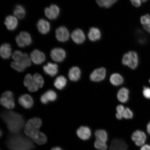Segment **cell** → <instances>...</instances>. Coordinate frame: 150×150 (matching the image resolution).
Returning <instances> with one entry per match:
<instances>
[{
  "label": "cell",
  "instance_id": "obj_13",
  "mask_svg": "<svg viewBox=\"0 0 150 150\" xmlns=\"http://www.w3.org/2000/svg\"><path fill=\"white\" fill-rule=\"evenodd\" d=\"M46 16L50 20H55L59 16L60 13L59 8L57 6L52 4L45 9Z\"/></svg>",
  "mask_w": 150,
  "mask_h": 150
},
{
  "label": "cell",
  "instance_id": "obj_23",
  "mask_svg": "<svg viewBox=\"0 0 150 150\" xmlns=\"http://www.w3.org/2000/svg\"><path fill=\"white\" fill-rule=\"evenodd\" d=\"M43 70L46 74L52 77L57 74L58 66L56 64L48 63L43 67Z\"/></svg>",
  "mask_w": 150,
  "mask_h": 150
},
{
  "label": "cell",
  "instance_id": "obj_6",
  "mask_svg": "<svg viewBox=\"0 0 150 150\" xmlns=\"http://www.w3.org/2000/svg\"><path fill=\"white\" fill-rule=\"evenodd\" d=\"M1 104L9 109H12L15 107L14 96L12 92L7 91L3 94L1 98Z\"/></svg>",
  "mask_w": 150,
  "mask_h": 150
},
{
  "label": "cell",
  "instance_id": "obj_10",
  "mask_svg": "<svg viewBox=\"0 0 150 150\" xmlns=\"http://www.w3.org/2000/svg\"><path fill=\"white\" fill-rule=\"evenodd\" d=\"M106 73V69L104 67L95 69L90 75V79L95 82L102 81L105 78Z\"/></svg>",
  "mask_w": 150,
  "mask_h": 150
},
{
  "label": "cell",
  "instance_id": "obj_12",
  "mask_svg": "<svg viewBox=\"0 0 150 150\" xmlns=\"http://www.w3.org/2000/svg\"><path fill=\"white\" fill-rule=\"evenodd\" d=\"M50 56L53 61L57 62H61L65 59L66 53L63 49L56 48L51 50L50 52Z\"/></svg>",
  "mask_w": 150,
  "mask_h": 150
},
{
  "label": "cell",
  "instance_id": "obj_11",
  "mask_svg": "<svg viewBox=\"0 0 150 150\" xmlns=\"http://www.w3.org/2000/svg\"><path fill=\"white\" fill-rule=\"evenodd\" d=\"M56 37L60 42H67L70 37V33L68 29L64 26H61L56 29L55 32Z\"/></svg>",
  "mask_w": 150,
  "mask_h": 150
},
{
  "label": "cell",
  "instance_id": "obj_5",
  "mask_svg": "<svg viewBox=\"0 0 150 150\" xmlns=\"http://www.w3.org/2000/svg\"><path fill=\"white\" fill-rule=\"evenodd\" d=\"M42 121L40 118L34 117L30 119L25 124L24 127V132L25 134L39 130L42 126Z\"/></svg>",
  "mask_w": 150,
  "mask_h": 150
},
{
  "label": "cell",
  "instance_id": "obj_40",
  "mask_svg": "<svg viewBox=\"0 0 150 150\" xmlns=\"http://www.w3.org/2000/svg\"><path fill=\"white\" fill-rule=\"evenodd\" d=\"M140 150H150V145L146 144L142 146Z\"/></svg>",
  "mask_w": 150,
  "mask_h": 150
},
{
  "label": "cell",
  "instance_id": "obj_4",
  "mask_svg": "<svg viewBox=\"0 0 150 150\" xmlns=\"http://www.w3.org/2000/svg\"><path fill=\"white\" fill-rule=\"evenodd\" d=\"M122 63L131 69L134 70L138 67L139 57L136 52L130 51L124 54L122 59Z\"/></svg>",
  "mask_w": 150,
  "mask_h": 150
},
{
  "label": "cell",
  "instance_id": "obj_20",
  "mask_svg": "<svg viewBox=\"0 0 150 150\" xmlns=\"http://www.w3.org/2000/svg\"><path fill=\"white\" fill-rule=\"evenodd\" d=\"M24 86L28 88V90L31 92H35L39 89L35 85L33 82V76L31 74H28L25 76L24 80Z\"/></svg>",
  "mask_w": 150,
  "mask_h": 150
},
{
  "label": "cell",
  "instance_id": "obj_2",
  "mask_svg": "<svg viewBox=\"0 0 150 150\" xmlns=\"http://www.w3.org/2000/svg\"><path fill=\"white\" fill-rule=\"evenodd\" d=\"M2 117L12 134H19L25 125L23 117L13 112L6 111L2 114Z\"/></svg>",
  "mask_w": 150,
  "mask_h": 150
},
{
  "label": "cell",
  "instance_id": "obj_39",
  "mask_svg": "<svg viewBox=\"0 0 150 150\" xmlns=\"http://www.w3.org/2000/svg\"><path fill=\"white\" fill-rule=\"evenodd\" d=\"M125 108L122 105H119L116 108L117 113L122 114L123 115V112L124 111Z\"/></svg>",
  "mask_w": 150,
  "mask_h": 150
},
{
  "label": "cell",
  "instance_id": "obj_7",
  "mask_svg": "<svg viewBox=\"0 0 150 150\" xmlns=\"http://www.w3.org/2000/svg\"><path fill=\"white\" fill-rule=\"evenodd\" d=\"M16 42L20 47L23 48L30 45L32 42L30 35L25 31H22L16 36Z\"/></svg>",
  "mask_w": 150,
  "mask_h": 150
},
{
  "label": "cell",
  "instance_id": "obj_16",
  "mask_svg": "<svg viewBox=\"0 0 150 150\" xmlns=\"http://www.w3.org/2000/svg\"><path fill=\"white\" fill-rule=\"evenodd\" d=\"M71 38L76 44H82L86 40L85 34L81 29H77L72 32L71 35Z\"/></svg>",
  "mask_w": 150,
  "mask_h": 150
},
{
  "label": "cell",
  "instance_id": "obj_38",
  "mask_svg": "<svg viewBox=\"0 0 150 150\" xmlns=\"http://www.w3.org/2000/svg\"><path fill=\"white\" fill-rule=\"evenodd\" d=\"M130 1L133 5L135 7H138L141 6V0H130Z\"/></svg>",
  "mask_w": 150,
  "mask_h": 150
},
{
  "label": "cell",
  "instance_id": "obj_28",
  "mask_svg": "<svg viewBox=\"0 0 150 150\" xmlns=\"http://www.w3.org/2000/svg\"><path fill=\"white\" fill-rule=\"evenodd\" d=\"M110 83L115 86L120 85L124 82L123 77L118 73H114L112 74L110 76Z\"/></svg>",
  "mask_w": 150,
  "mask_h": 150
},
{
  "label": "cell",
  "instance_id": "obj_34",
  "mask_svg": "<svg viewBox=\"0 0 150 150\" xmlns=\"http://www.w3.org/2000/svg\"><path fill=\"white\" fill-rule=\"evenodd\" d=\"M107 142L100 141L96 139L94 143L95 147L98 150H107L108 149V146Z\"/></svg>",
  "mask_w": 150,
  "mask_h": 150
},
{
  "label": "cell",
  "instance_id": "obj_15",
  "mask_svg": "<svg viewBox=\"0 0 150 150\" xmlns=\"http://www.w3.org/2000/svg\"><path fill=\"white\" fill-rule=\"evenodd\" d=\"M127 145L122 139H115L112 140L109 148V150H127Z\"/></svg>",
  "mask_w": 150,
  "mask_h": 150
},
{
  "label": "cell",
  "instance_id": "obj_3",
  "mask_svg": "<svg viewBox=\"0 0 150 150\" xmlns=\"http://www.w3.org/2000/svg\"><path fill=\"white\" fill-rule=\"evenodd\" d=\"M14 61L11 63V66L14 70L19 72H23L31 65L30 57L25 53L16 50L12 55Z\"/></svg>",
  "mask_w": 150,
  "mask_h": 150
},
{
  "label": "cell",
  "instance_id": "obj_41",
  "mask_svg": "<svg viewBox=\"0 0 150 150\" xmlns=\"http://www.w3.org/2000/svg\"><path fill=\"white\" fill-rule=\"evenodd\" d=\"M116 117L118 120H121L123 119V117L122 114L117 113L116 114Z\"/></svg>",
  "mask_w": 150,
  "mask_h": 150
},
{
  "label": "cell",
  "instance_id": "obj_26",
  "mask_svg": "<svg viewBox=\"0 0 150 150\" xmlns=\"http://www.w3.org/2000/svg\"><path fill=\"white\" fill-rule=\"evenodd\" d=\"M0 54L3 59H9L12 55V50L10 45L8 43L2 45L0 48Z\"/></svg>",
  "mask_w": 150,
  "mask_h": 150
},
{
  "label": "cell",
  "instance_id": "obj_9",
  "mask_svg": "<svg viewBox=\"0 0 150 150\" xmlns=\"http://www.w3.org/2000/svg\"><path fill=\"white\" fill-rule=\"evenodd\" d=\"M131 138L135 145L140 147L145 144L147 140V136L143 131L137 130L133 133Z\"/></svg>",
  "mask_w": 150,
  "mask_h": 150
},
{
  "label": "cell",
  "instance_id": "obj_36",
  "mask_svg": "<svg viewBox=\"0 0 150 150\" xmlns=\"http://www.w3.org/2000/svg\"><path fill=\"white\" fill-rule=\"evenodd\" d=\"M123 117L125 119H130L134 117V113L130 108H125L123 113Z\"/></svg>",
  "mask_w": 150,
  "mask_h": 150
},
{
  "label": "cell",
  "instance_id": "obj_45",
  "mask_svg": "<svg viewBox=\"0 0 150 150\" xmlns=\"http://www.w3.org/2000/svg\"><path fill=\"white\" fill-rule=\"evenodd\" d=\"M149 83H150V79L149 80Z\"/></svg>",
  "mask_w": 150,
  "mask_h": 150
},
{
  "label": "cell",
  "instance_id": "obj_21",
  "mask_svg": "<svg viewBox=\"0 0 150 150\" xmlns=\"http://www.w3.org/2000/svg\"><path fill=\"white\" fill-rule=\"evenodd\" d=\"M38 31L43 35L46 34L50 31V26L49 22L44 19H41L37 24Z\"/></svg>",
  "mask_w": 150,
  "mask_h": 150
},
{
  "label": "cell",
  "instance_id": "obj_43",
  "mask_svg": "<svg viewBox=\"0 0 150 150\" xmlns=\"http://www.w3.org/2000/svg\"><path fill=\"white\" fill-rule=\"evenodd\" d=\"M51 150H63L62 148L59 147H56L52 148Z\"/></svg>",
  "mask_w": 150,
  "mask_h": 150
},
{
  "label": "cell",
  "instance_id": "obj_31",
  "mask_svg": "<svg viewBox=\"0 0 150 150\" xmlns=\"http://www.w3.org/2000/svg\"><path fill=\"white\" fill-rule=\"evenodd\" d=\"M67 84V80L64 76H60L56 79L54 83V85L56 88L62 90L64 88Z\"/></svg>",
  "mask_w": 150,
  "mask_h": 150
},
{
  "label": "cell",
  "instance_id": "obj_42",
  "mask_svg": "<svg viewBox=\"0 0 150 150\" xmlns=\"http://www.w3.org/2000/svg\"><path fill=\"white\" fill-rule=\"evenodd\" d=\"M147 132L150 135V122L148 124L147 126Z\"/></svg>",
  "mask_w": 150,
  "mask_h": 150
},
{
  "label": "cell",
  "instance_id": "obj_25",
  "mask_svg": "<svg viewBox=\"0 0 150 150\" xmlns=\"http://www.w3.org/2000/svg\"><path fill=\"white\" fill-rule=\"evenodd\" d=\"M81 71L78 67H72L69 70L68 76L71 81L76 82L79 80Z\"/></svg>",
  "mask_w": 150,
  "mask_h": 150
},
{
  "label": "cell",
  "instance_id": "obj_1",
  "mask_svg": "<svg viewBox=\"0 0 150 150\" xmlns=\"http://www.w3.org/2000/svg\"><path fill=\"white\" fill-rule=\"evenodd\" d=\"M33 142L27 136L17 134L9 136L6 144L9 150H32L35 147Z\"/></svg>",
  "mask_w": 150,
  "mask_h": 150
},
{
  "label": "cell",
  "instance_id": "obj_18",
  "mask_svg": "<svg viewBox=\"0 0 150 150\" xmlns=\"http://www.w3.org/2000/svg\"><path fill=\"white\" fill-rule=\"evenodd\" d=\"M18 102L24 108L27 109L31 108L33 104L32 97L28 94H24L21 96L18 99Z\"/></svg>",
  "mask_w": 150,
  "mask_h": 150
},
{
  "label": "cell",
  "instance_id": "obj_14",
  "mask_svg": "<svg viewBox=\"0 0 150 150\" xmlns=\"http://www.w3.org/2000/svg\"><path fill=\"white\" fill-rule=\"evenodd\" d=\"M30 57L32 61L35 64H40L44 62L46 59L43 52L38 50H35L31 52Z\"/></svg>",
  "mask_w": 150,
  "mask_h": 150
},
{
  "label": "cell",
  "instance_id": "obj_19",
  "mask_svg": "<svg viewBox=\"0 0 150 150\" xmlns=\"http://www.w3.org/2000/svg\"><path fill=\"white\" fill-rule=\"evenodd\" d=\"M4 23L9 30H14L18 27V18L14 16H8L6 18Z\"/></svg>",
  "mask_w": 150,
  "mask_h": 150
},
{
  "label": "cell",
  "instance_id": "obj_33",
  "mask_svg": "<svg viewBox=\"0 0 150 150\" xmlns=\"http://www.w3.org/2000/svg\"><path fill=\"white\" fill-rule=\"evenodd\" d=\"M96 2L101 7H105L109 8L111 7L118 0H96Z\"/></svg>",
  "mask_w": 150,
  "mask_h": 150
},
{
  "label": "cell",
  "instance_id": "obj_27",
  "mask_svg": "<svg viewBox=\"0 0 150 150\" xmlns=\"http://www.w3.org/2000/svg\"><path fill=\"white\" fill-rule=\"evenodd\" d=\"M129 90L126 88H121L117 93L118 100L122 103L127 102L129 98Z\"/></svg>",
  "mask_w": 150,
  "mask_h": 150
},
{
  "label": "cell",
  "instance_id": "obj_35",
  "mask_svg": "<svg viewBox=\"0 0 150 150\" xmlns=\"http://www.w3.org/2000/svg\"><path fill=\"white\" fill-rule=\"evenodd\" d=\"M33 78L39 88H42L44 84V81L42 76L39 74H35L33 75Z\"/></svg>",
  "mask_w": 150,
  "mask_h": 150
},
{
  "label": "cell",
  "instance_id": "obj_30",
  "mask_svg": "<svg viewBox=\"0 0 150 150\" xmlns=\"http://www.w3.org/2000/svg\"><path fill=\"white\" fill-rule=\"evenodd\" d=\"M13 14L14 16L17 18L19 19H22L25 16V9L21 5H17L14 9Z\"/></svg>",
  "mask_w": 150,
  "mask_h": 150
},
{
  "label": "cell",
  "instance_id": "obj_29",
  "mask_svg": "<svg viewBox=\"0 0 150 150\" xmlns=\"http://www.w3.org/2000/svg\"><path fill=\"white\" fill-rule=\"evenodd\" d=\"M96 139L107 142L108 139V135L106 131L103 129H98L95 131Z\"/></svg>",
  "mask_w": 150,
  "mask_h": 150
},
{
  "label": "cell",
  "instance_id": "obj_44",
  "mask_svg": "<svg viewBox=\"0 0 150 150\" xmlns=\"http://www.w3.org/2000/svg\"><path fill=\"white\" fill-rule=\"evenodd\" d=\"M142 3H145L147 1V0H141Z\"/></svg>",
  "mask_w": 150,
  "mask_h": 150
},
{
  "label": "cell",
  "instance_id": "obj_22",
  "mask_svg": "<svg viewBox=\"0 0 150 150\" xmlns=\"http://www.w3.org/2000/svg\"><path fill=\"white\" fill-rule=\"evenodd\" d=\"M57 98V95L55 91L49 90L41 97L40 101L43 104H47L49 101L53 102Z\"/></svg>",
  "mask_w": 150,
  "mask_h": 150
},
{
  "label": "cell",
  "instance_id": "obj_8",
  "mask_svg": "<svg viewBox=\"0 0 150 150\" xmlns=\"http://www.w3.org/2000/svg\"><path fill=\"white\" fill-rule=\"evenodd\" d=\"M27 136L33 142L39 145H44L47 141L45 134L39 130L30 133Z\"/></svg>",
  "mask_w": 150,
  "mask_h": 150
},
{
  "label": "cell",
  "instance_id": "obj_17",
  "mask_svg": "<svg viewBox=\"0 0 150 150\" xmlns=\"http://www.w3.org/2000/svg\"><path fill=\"white\" fill-rule=\"evenodd\" d=\"M77 135L80 139L87 140L89 139L91 135V129L87 126L80 127L76 131Z\"/></svg>",
  "mask_w": 150,
  "mask_h": 150
},
{
  "label": "cell",
  "instance_id": "obj_32",
  "mask_svg": "<svg viewBox=\"0 0 150 150\" xmlns=\"http://www.w3.org/2000/svg\"><path fill=\"white\" fill-rule=\"evenodd\" d=\"M140 22L144 29L150 34V16L147 14L142 16L140 18Z\"/></svg>",
  "mask_w": 150,
  "mask_h": 150
},
{
  "label": "cell",
  "instance_id": "obj_24",
  "mask_svg": "<svg viewBox=\"0 0 150 150\" xmlns=\"http://www.w3.org/2000/svg\"><path fill=\"white\" fill-rule=\"evenodd\" d=\"M88 37L89 40L91 42H96L101 38V32L98 28L92 27L90 28L88 33Z\"/></svg>",
  "mask_w": 150,
  "mask_h": 150
},
{
  "label": "cell",
  "instance_id": "obj_37",
  "mask_svg": "<svg viewBox=\"0 0 150 150\" xmlns=\"http://www.w3.org/2000/svg\"><path fill=\"white\" fill-rule=\"evenodd\" d=\"M142 93L144 97L148 99H150V88L144 87Z\"/></svg>",
  "mask_w": 150,
  "mask_h": 150
}]
</instances>
